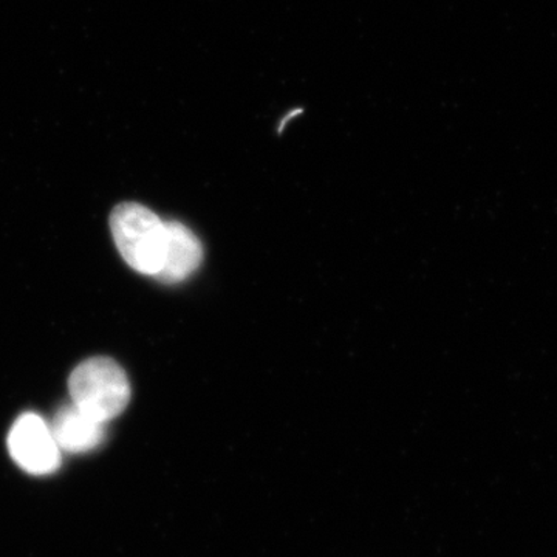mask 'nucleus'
<instances>
[{
	"label": "nucleus",
	"instance_id": "nucleus-5",
	"mask_svg": "<svg viewBox=\"0 0 557 557\" xmlns=\"http://www.w3.org/2000/svg\"><path fill=\"white\" fill-rule=\"evenodd\" d=\"M104 424L72 403L58 410L50 429L60 449L81 454L101 445L106 437Z\"/></svg>",
	"mask_w": 557,
	"mask_h": 557
},
{
	"label": "nucleus",
	"instance_id": "nucleus-4",
	"mask_svg": "<svg viewBox=\"0 0 557 557\" xmlns=\"http://www.w3.org/2000/svg\"><path fill=\"white\" fill-rule=\"evenodd\" d=\"M203 248L196 234L180 222H166V248L157 278L166 284L185 281L199 269Z\"/></svg>",
	"mask_w": 557,
	"mask_h": 557
},
{
	"label": "nucleus",
	"instance_id": "nucleus-3",
	"mask_svg": "<svg viewBox=\"0 0 557 557\" xmlns=\"http://www.w3.org/2000/svg\"><path fill=\"white\" fill-rule=\"evenodd\" d=\"M11 457L32 474H50L61 465V449L49 424L36 413L17 418L9 435Z\"/></svg>",
	"mask_w": 557,
	"mask_h": 557
},
{
	"label": "nucleus",
	"instance_id": "nucleus-2",
	"mask_svg": "<svg viewBox=\"0 0 557 557\" xmlns=\"http://www.w3.org/2000/svg\"><path fill=\"white\" fill-rule=\"evenodd\" d=\"M70 397L76 408L102 423L119 417L129 405L131 384L113 359H86L69 380Z\"/></svg>",
	"mask_w": 557,
	"mask_h": 557
},
{
	"label": "nucleus",
	"instance_id": "nucleus-1",
	"mask_svg": "<svg viewBox=\"0 0 557 557\" xmlns=\"http://www.w3.org/2000/svg\"><path fill=\"white\" fill-rule=\"evenodd\" d=\"M110 230L127 265L141 274L157 276L163 267L166 223L138 203H121L110 215Z\"/></svg>",
	"mask_w": 557,
	"mask_h": 557
}]
</instances>
